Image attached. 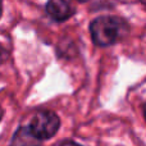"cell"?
I'll list each match as a JSON object with an SVG mask.
<instances>
[{
  "label": "cell",
  "mask_w": 146,
  "mask_h": 146,
  "mask_svg": "<svg viewBox=\"0 0 146 146\" xmlns=\"http://www.w3.org/2000/svg\"><path fill=\"white\" fill-rule=\"evenodd\" d=\"M59 127H60L59 117L53 111L42 110L33 115L27 128L36 140L44 141L53 137L58 132Z\"/></svg>",
  "instance_id": "obj_2"
},
{
  "label": "cell",
  "mask_w": 146,
  "mask_h": 146,
  "mask_svg": "<svg viewBox=\"0 0 146 146\" xmlns=\"http://www.w3.org/2000/svg\"><path fill=\"white\" fill-rule=\"evenodd\" d=\"M91 37L98 46H110L121 40L128 31L127 22L113 15H101L90 25Z\"/></svg>",
  "instance_id": "obj_1"
},
{
  "label": "cell",
  "mask_w": 146,
  "mask_h": 146,
  "mask_svg": "<svg viewBox=\"0 0 146 146\" xmlns=\"http://www.w3.org/2000/svg\"><path fill=\"white\" fill-rule=\"evenodd\" d=\"M1 12H3V3L0 0V17H1Z\"/></svg>",
  "instance_id": "obj_5"
},
{
  "label": "cell",
  "mask_w": 146,
  "mask_h": 146,
  "mask_svg": "<svg viewBox=\"0 0 146 146\" xmlns=\"http://www.w3.org/2000/svg\"><path fill=\"white\" fill-rule=\"evenodd\" d=\"M144 114H145V119H146V104H145V109H144Z\"/></svg>",
  "instance_id": "obj_7"
},
{
  "label": "cell",
  "mask_w": 146,
  "mask_h": 146,
  "mask_svg": "<svg viewBox=\"0 0 146 146\" xmlns=\"http://www.w3.org/2000/svg\"><path fill=\"white\" fill-rule=\"evenodd\" d=\"M141 3H142L144 5H146V0H141Z\"/></svg>",
  "instance_id": "obj_8"
},
{
  "label": "cell",
  "mask_w": 146,
  "mask_h": 146,
  "mask_svg": "<svg viewBox=\"0 0 146 146\" xmlns=\"http://www.w3.org/2000/svg\"><path fill=\"white\" fill-rule=\"evenodd\" d=\"M46 12L51 19L63 22L74 14L76 8L71 0H49L46 4Z\"/></svg>",
  "instance_id": "obj_3"
},
{
  "label": "cell",
  "mask_w": 146,
  "mask_h": 146,
  "mask_svg": "<svg viewBox=\"0 0 146 146\" xmlns=\"http://www.w3.org/2000/svg\"><path fill=\"white\" fill-rule=\"evenodd\" d=\"M78 1H81V3H85V1H88V0H78Z\"/></svg>",
  "instance_id": "obj_9"
},
{
  "label": "cell",
  "mask_w": 146,
  "mask_h": 146,
  "mask_svg": "<svg viewBox=\"0 0 146 146\" xmlns=\"http://www.w3.org/2000/svg\"><path fill=\"white\" fill-rule=\"evenodd\" d=\"M5 58H7V51L4 50V48H3V46H0V64L5 60Z\"/></svg>",
  "instance_id": "obj_4"
},
{
  "label": "cell",
  "mask_w": 146,
  "mask_h": 146,
  "mask_svg": "<svg viewBox=\"0 0 146 146\" xmlns=\"http://www.w3.org/2000/svg\"><path fill=\"white\" fill-rule=\"evenodd\" d=\"M1 118H3V109H1V106H0V121H1Z\"/></svg>",
  "instance_id": "obj_6"
}]
</instances>
